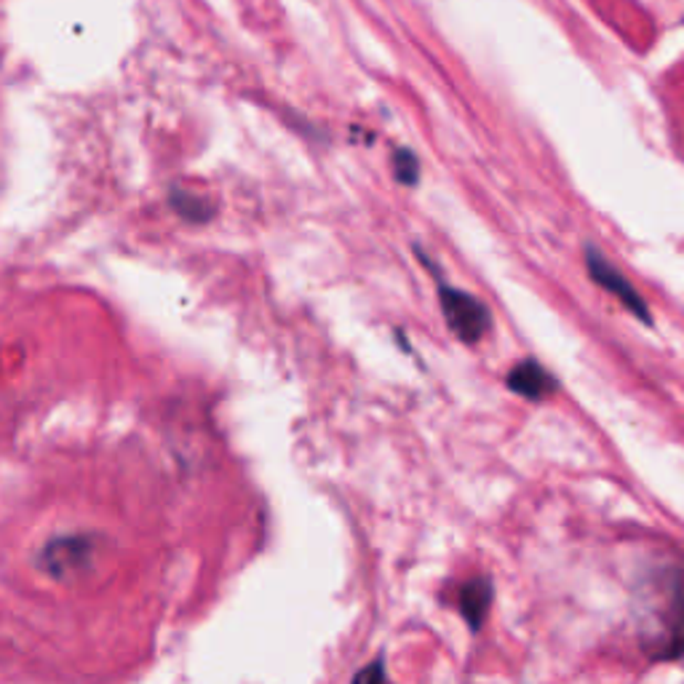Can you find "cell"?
<instances>
[{
	"instance_id": "obj_1",
	"label": "cell",
	"mask_w": 684,
	"mask_h": 684,
	"mask_svg": "<svg viewBox=\"0 0 684 684\" xmlns=\"http://www.w3.org/2000/svg\"><path fill=\"white\" fill-rule=\"evenodd\" d=\"M439 299L446 324H450V329L455 332V337H460V340L469 345L482 343V337L487 335L492 326L487 305L469 292L452 290V286L444 284L439 286Z\"/></svg>"
},
{
	"instance_id": "obj_2",
	"label": "cell",
	"mask_w": 684,
	"mask_h": 684,
	"mask_svg": "<svg viewBox=\"0 0 684 684\" xmlns=\"http://www.w3.org/2000/svg\"><path fill=\"white\" fill-rule=\"evenodd\" d=\"M586 267L591 273V278L602 286L604 292H610L612 297H618V303L623 305L625 311H631L642 324H652V316L644 305L642 294H639L629 281L623 278V273H618L615 265L604 260L602 252H597L593 246H586Z\"/></svg>"
},
{
	"instance_id": "obj_3",
	"label": "cell",
	"mask_w": 684,
	"mask_h": 684,
	"mask_svg": "<svg viewBox=\"0 0 684 684\" xmlns=\"http://www.w3.org/2000/svg\"><path fill=\"white\" fill-rule=\"evenodd\" d=\"M666 648L663 657L684 655V572H674L669 578L666 593Z\"/></svg>"
},
{
	"instance_id": "obj_4",
	"label": "cell",
	"mask_w": 684,
	"mask_h": 684,
	"mask_svg": "<svg viewBox=\"0 0 684 684\" xmlns=\"http://www.w3.org/2000/svg\"><path fill=\"white\" fill-rule=\"evenodd\" d=\"M505 382H508L511 391L524 396V399L529 401H543L546 396H551L556 391L554 377L533 359L516 364V367L508 372V377H505Z\"/></svg>"
},
{
	"instance_id": "obj_5",
	"label": "cell",
	"mask_w": 684,
	"mask_h": 684,
	"mask_svg": "<svg viewBox=\"0 0 684 684\" xmlns=\"http://www.w3.org/2000/svg\"><path fill=\"white\" fill-rule=\"evenodd\" d=\"M457 607L460 612H463L465 623L471 625L473 631H478L484 625V620H487V612L492 607V583L487 578H473L460 588V597H457Z\"/></svg>"
},
{
	"instance_id": "obj_6",
	"label": "cell",
	"mask_w": 684,
	"mask_h": 684,
	"mask_svg": "<svg viewBox=\"0 0 684 684\" xmlns=\"http://www.w3.org/2000/svg\"><path fill=\"white\" fill-rule=\"evenodd\" d=\"M393 175L396 180L407 188H414L420 182V161L412 150L401 147V150L393 152Z\"/></svg>"
},
{
	"instance_id": "obj_7",
	"label": "cell",
	"mask_w": 684,
	"mask_h": 684,
	"mask_svg": "<svg viewBox=\"0 0 684 684\" xmlns=\"http://www.w3.org/2000/svg\"><path fill=\"white\" fill-rule=\"evenodd\" d=\"M356 680H359V682H369V680L382 682V680H386V671H382V663H372V666H369V669L359 671V674H356Z\"/></svg>"
}]
</instances>
